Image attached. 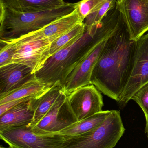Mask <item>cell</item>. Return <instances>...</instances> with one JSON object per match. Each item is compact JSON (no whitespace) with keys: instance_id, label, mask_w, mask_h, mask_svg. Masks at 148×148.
I'll return each mask as SVG.
<instances>
[{"instance_id":"cell-19","label":"cell","mask_w":148,"mask_h":148,"mask_svg":"<svg viewBox=\"0 0 148 148\" xmlns=\"http://www.w3.org/2000/svg\"><path fill=\"white\" fill-rule=\"evenodd\" d=\"M51 86L46 85L35 78L18 88L3 96L0 97V104L23 97L36 95Z\"/></svg>"},{"instance_id":"cell-17","label":"cell","mask_w":148,"mask_h":148,"mask_svg":"<svg viewBox=\"0 0 148 148\" xmlns=\"http://www.w3.org/2000/svg\"><path fill=\"white\" fill-rule=\"evenodd\" d=\"M85 29L84 22L81 23L70 31L53 42L50 44L48 50L42 56L39 70L50 57L78 40L84 34Z\"/></svg>"},{"instance_id":"cell-23","label":"cell","mask_w":148,"mask_h":148,"mask_svg":"<svg viewBox=\"0 0 148 148\" xmlns=\"http://www.w3.org/2000/svg\"><path fill=\"white\" fill-rule=\"evenodd\" d=\"M142 109L146 119L148 118V82L139 89L131 97Z\"/></svg>"},{"instance_id":"cell-24","label":"cell","mask_w":148,"mask_h":148,"mask_svg":"<svg viewBox=\"0 0 148 148\" xmlns=\"http://www.w3.org/2000/svg\"><path fill=\"white\" fill-rule=\"evenodd\" d=\"M35 96H31L23 97V98L8 102L3 103V104H0V116L2 115L3 113H5L6 111L10 109L17 106L21 103L27 102L30 101Z\"/></svg>"},{"instance_id":"cell-1","label":"cell","mask_w":148,"mask_h":148,"mask_svg":"<svg viewBox=\"0 0 148 148\" xmlns=\"http://www.w3.org/2000/svg\"><path fill=\"white\" fill-rule=\"evenodd\" d=\"M136 40H132L122 20L105 45L93 70L91 84L118 102L129 79L134 64Z\"/></svg>"},{"instance_id":"cell-8","label":"cell","mask_w":148,"mask_h":148,"mask_svg":"<svg viewBox=\"0 0 148 148\" xmlns=\"http://www.w3.org/2000/svg\"><path fill=\"white\" fill-rule=\"evenodd\" d=\"M116 4L131 40L148 32V0H116Z\"/></svg>"},{"instance_id":"cell-4","label":"cell","mask_w":148,"mask_h":148,"mask_svg":"<svg viewBox=\"0 0 148 148\" xmlns=\"http://www.w3.org/2000/svg\"><path fill=\"white\" fill-rule=\"evenodd\" d=\"M125 131L120 111L112 110L99 127L83 134L67 136L55 148H114Z\"/></svg>"},{"instance_id":"cell-7","label":"cell","mask_w":148,"mask_h":148,"mask_svg":"<svg viewBox=\"0 0 148 148\" xmlns=\"http://www.w3.org/2000/svg\"><path fill=\"white\" fill-rule=\"evenodd\" d=\"M67 96L64 91L61 94L49 111L33 128L34 132L39 134L60 133L78 121Z\"/></svg>"},{"instance_id":"cell-11","label":"cell","mask_w":148,"mask_h":148,"mask_svg":"<svg viewBox=\"0 0 148 148\" xmlns=\"http://www.w3.org/2000/svg\"><path fill=\"white\" fill-rule=\"evenodd\" d=\"M106 40L100 43L66 77L62 83L67 95L81 87L91 84L92 73Z\"/></svg>"},{"instance_id":"cell-16","label":"cell","mask_w":148,"mask_h":148,"mask_svg":"<svg viewBox=\"0 0 148 148\" xmlns=\"http://www.w3.org/2000/svg\"><path fill=\"white\" fill-rule=\"evenodd\" d=\"M66 3L64 0H0V8L29 13L54 9Z\"/></svg>"},{"instance_id":"cell-21","label":"cell","mask_w":148,"mask_h":148,"mask_svg":"<svg viewBox=\"0 0 148 148\" xmlns=\"http://www.w3.org/2000/svg\"><path fill=\"white\" fill-rule=\"evenodd\" d=\"M106 0H82L77 3L76 10L84 21L86 17L100 8Z\"/></svg>"},{"instance_id":"cell-26","label":"cell","mask_w":148,"mask_h":148,"mask_svg":"<svg viewBox=\"0 0 148 148\" xmlns=\"http://www.w3.org/2000/svg\"><path fill=\"white\" fill-rule=\"evenodd\" d=\"M0 148H14L12 147H9L8 148H6V147H2V146H0Z\"/></svg>"},{"instance_id":"cell-25","label":"cell","mask_w":148,"mask_h":148,"mask_svg":"<svg viewBox=\"0 0 148 148\" xmlns=\"http://www.w3.org/2000/svg\"><path fill=\"white\" fill-rule=\"evenodd\" d=\"M146 125L145 129V132L146 134L148 133V118L146 119Z\"/></svg>"},{"instance_id":"cell-14","label":"cell","mask_w":148,"mask_h":148,"mask_svg":"<svg viewBox=\"0 0 148 148\" xmlns=\"http://www.w3.org/2000/svg\"><path fill=\"white\" fill-rule=\"evenodd\" d=\"M63 91L61 83L58 81L31 99L30 105L34 111V121L30 125L32 128L45 116Z\"/></svg>"},{"instance_id":"cell-3","label":"cell","mask_w":148,"mask_h":148,"mask_svg":"<svg viewBox=\"0 0 148 148\" xmlns=\"http://www.w3.org/2000/svg\"><path fill=\"white\" fill-rule=\"evenodd\" d=\"M77 3L66 2L62 7L38 12H17L0 8V40L10 42L42 28L69 14L76 9Z\"/></svg>"},{"instance_id":"cell-2","label":"cell","mask_w":148,"mask_h":148,"mask_svg":"<svg viewBox=\"0 0 148 148\" xmlns=\"http://www.w3.org/2000/svg\"><path fill=\"white\" fill-rule=\"evenodd\" d=\"M114 31V26L105 21L85 29L84 34L78 40L47 60L35 73L36 78L47 85H52L58 81L62 83L71 72Z\"/></svg>"},{"instance_id":"cell-15","label":"cell","mask_w":148,"mask_h":148,"mask_svg":"<svg viewBox=\"0 0 148 148\" xmlns=\"http://www.w3.org/2000/svg\"><path fill=\"white\" fill-rule=\"evenodd\" d=\"M30 100L8 110L0 116V131L31 125L34 111L30 105Z\"/></svg>"},{"instance_id":"cell-5","label":"cell","mask_w":148,"mask_h":148,"mask_svg":"<svg viewBox=\"0 0 148 148\" xmlns=\"http://www.w3.org/2000/svg\"><path fill=\"white\" fill-rule=\"evenodd\" d=\"M60 133L39 134L30 126H23L0 131V139L14 148H55L66 137Z\"/></svg>"},{"instance_id":"cell-6","label":"cell","mask_w":148,"mask_h":148,"mask_svg":"<svg viewBox=\"0 0 148 148\" xmlns=\"http://www.w3.org/2000/svg\"><path fill=\"white\" fill-rule=\"evenodd\" d=\"M148 82V32L136 40L133 68L118 104L123 108L133 95Z\"/></svg>"},{"instance_id":"cell-22","label":"cell","mask_w":148,"mask_h":148,"mask_svg":"<svg viewBox=\"0 0 148 148\" xmlns=\"http://www.w3.org/2000/svg\"><path fill=\"white\" fill-rule=\"evenodd\" d=\"M0 67L13 62L16 46L13 42L0 40Z\"/></svg>"},{"instance_id":"cell-27","label":"cell","mask_w":148,"mask_h":148,"mask_svg":"<svg viewBox=\"0 0 148 148\" xmlns=\"http://www.w3.org/2000/svg\"><path fill=\"white\" fill-rule=\"evenodd\" d=\"M147 138H148V133H147Z\"/></svg>"},{"instance_id":"cell-13","label":"cell","mask_w":148,"mask_h":148,"mask_svg":"<svg viewBox=\"0 0 148 148\" xmlns=\"http://www.w3.org/2000/svg\"><path fill=\"white\" fill-rule=\"evenodd\" d=\"M14 43L16 46V49L13 62L30 67L33 69L34 73L39 70L42 56L48 50L51 44V42L47 40Z\"/></svg>"},{"instance_id":"cell-12","label":"cell","mask_w":148,"mask_h":148,"mask_svg":"<svg viewBox=\"0 0 148 148\" xmlns=\"http://www.w3.org/2000/svg\"><path fill=\"white\" fill-rule=\"evenodd\" d=\"M35 78L33 69L23 64L13 62L0 67V97Z\"/></svg>"},{"instance_id":"cell-18","label":"cell","mask_w":148,"mask_h":148,"mask_svg":"<svg viewBox=\"0 0 148 148\" xmlns=\"http://www.w3.org/2000/svg\"><path fill=\"white\" fill-rule=\"evenodd\" d=\"M111 112V110H103L92 116L76 122L59 133L67 136L85 134L100 126Z\"/></svg>"},{"instance_id":"cell-20","label":"cell","mask_w":148,"mask_h":148,"mask_svg":"<svg viewBox=\"0 0 148 148\" xmlns=\"http://www.w3.org/2000/svg\"><path fill=\"white\" fill-rule=\"evenodd\" d=\"M116 1V0H106L100 8L89 15L83 21L86 29H89L99 23Z\"/></svg>"},{"instance_id":"cell-10","label":"cell","mask_w":148,"mask_h":148,"mask_svg":"<svg viewBox=\"0 0 148 148\" xmlns=\"http://www.w3.org/2000/svg\"><path fill=\"white\" fill-rule=\"evenodd\" d=\"M83 22L76 8L71 14L53 22L42 28L8 42L22 43L47 40L51 43L63 35L70 31L77 24Z\"/></svg>"},{"instance_id":"cell-9","label":"cell","mask_w":148,"mask_h":148,"mask_svg":"<svg viewBox=\"0 0 148 148\" xmlns=\"http://www.w3.org/2000/svg\"><path fill=\"white\" fill-rule=\"evenodd\" d=\"M67 95L68 102L78 121L103 111L102 96L94 84L81 87Z\"/></svg>"}]
</instances>
